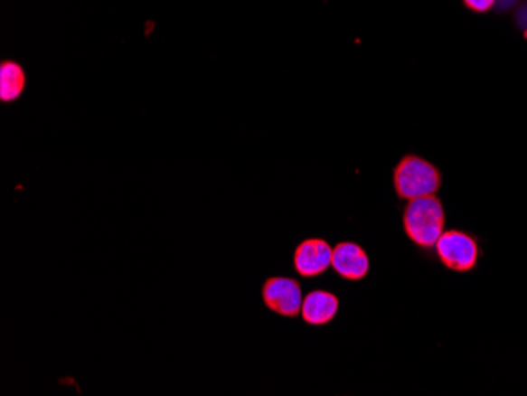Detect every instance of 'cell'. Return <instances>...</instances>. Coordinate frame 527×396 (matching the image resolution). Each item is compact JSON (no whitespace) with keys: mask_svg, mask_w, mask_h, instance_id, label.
<instances>
[{"mask_svg":"<svg viewBox=\"0 0 527 396\" xmlns=\"http://www.w3.org/2000/svg\"><path fill=\"white\" fill-rule=\"evenodd\" d=\"M332 269L336 275L349 281H360L365 278L370 270V259L363 248L353 241H342L334 248Z\"/></svg>","mask_w":527,"mask_h":396,"instance_id":"8992f818","label":"cell"},{"mask_svg":"<svg viewBox=\"0 0 527 396\" xmlns=\"http://www.w3.org/2000/svg\"><path fill=\"white\" fill-rule=\"evenodd\" d=\"M440 262L453 272H469L477 266L478 245L475 239L461 231H444L436 241Z\"/></svg>","mask_w":527,"mask_h":396,"instance_id":"3957f363","label":"cell"},{"mask_svg":"<svg viewBox=\"0 0 527 396\" xmlns=\"http://www.w3.org/2000/svg\"><path fill=\"white\" fill-rule=\"evenodd\" d=\"M526 35H527V33H526Z\"/></svg>","mask_w":527,"mask_h":396,"instance_id":"30bf717a","label":"cell"},{"mask_svg":"<svg viewBox=\"0 0 527 396\" xmlns=\"http://www.w3.org/2000/svg\"><path fill=\"white\" fill-rule=\"evenodd\" d=\"M393 184L398 198L412 201L436 194L442 179L439 171L429 161L423 160L420 156H408L395 167Z\"/></svg>","mask_w":527,"mask_h":396,"instance_id":"7a4b0ae2","label":"cell"},{"mask_svg":"<svg viewBox=\"0 0 527 396\" xmlns=\"http://www.w3.org/2000/svg\"><path fill=\"white\" fill-rule=\"evenodd\" d=\"M463 2L472 12L485 13L493 8L496 0H463Z\"/></svg>","mask_w":527,"mask_h":396,"instance_id":"9c48e42d","label":"cell"},{"mask_svg":"<svg viewBox=\"0 0 527 396\" xmlns=\"http://www.w3.org/2000/svg\"><path fill=\"white\" fill-rule=\"evenodd\" d=\"M340 308L338 297L332 292L313 291L304 297L302 304V319L310 325H325L330 321H334Z\"/></svg>","mask_w":527,"mask_h":396,"instance_id":"52a82bcc","label":"cell"},{"mask_svg":"<svg viewBox=\"0 0 527 396\" xmlns=\"http://www.w3.org/2000/svg\"><path fill=\"white\" fill-rule=\"evenodd\" d=\"M334 248L323 239H306L302 241L294 253L296 272L304 278H313L323 275L332 267Z\"/></svg>","mask_w":527,"mask_h":396,"instance_id":"5b68a950","label":"cell"},{"mask_svg":"<svg viewBox=\"0 0 527 396\" xmlns=\"http://www.w3.org/2000/svg\"><path fill=\"white\" fill-rule=\"evenodd\" d=\"M406 236L423 250L435 248L436 241L446 228V213L436 194L412 199L403 213Z\"/></svg>","mask_w":527,"mask_h":396,"instance_id":"6da1fadb","label":"cell"},{"mask_svg":"<svg viewBox=\"0 0 527 396\" xmlns=\"http://www.w3.org/2000/svg\"><path fill=\"white\" fill-rule=\"evenodd\" d=\"M24 70L16 62L2 63L0 67V99L2 101H13L19 99L24 90Z\"/></svg>","mask_w":527,"mask_h":396,"instance_id":"ba28073f","label":"cell"},{"mask_svg":"<svg viewBox=\"0 0 527 396\" xmlns=\"http://www.w3.org/2000/svg\"><path fill=\"white\" fill-rule=\"evenodd\" d=\"M262 300L268 310L279 316L296 317L302 310L304 296L297 279L275 277L262 286Z\"/></svg>","mask_w":527,"mask_h":396,"instance_id":"277c9868","label":"cell"}]
</instances>
